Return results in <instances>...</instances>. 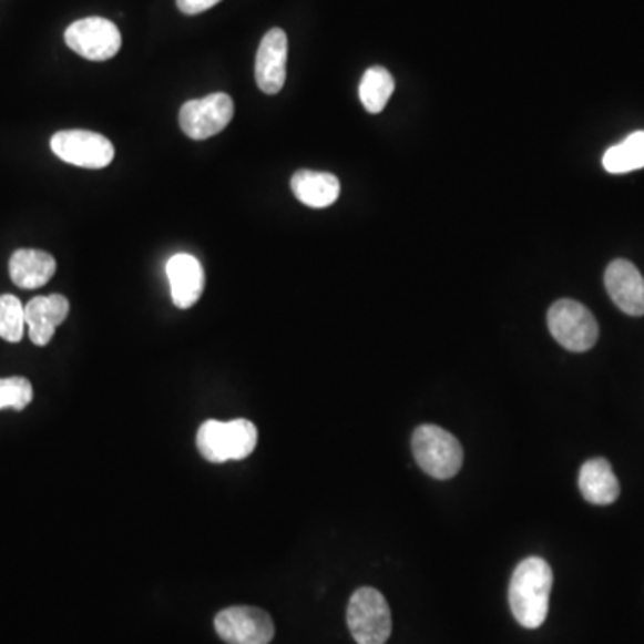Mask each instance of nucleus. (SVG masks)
Segmentation results:
<instances>
[{"label": "nucleus", "mask_w": 644, "mask_h": 644, "mask_svg": "<svg viewBox=\"0 0 644 644\" xmlns=\"http://www.w3.org/2000/svg\"><path fill=\"white\" fill-rule=\"evenodd\" d=\"M553 571L541 556H529L518 564L510 579L509 603L515 622L524 628H539L546 622Z\"/></svg>", "instance_id": "f257e3e1"}, {"label": "nucleus", "mask_w": 644, "mask_h": 644, "mask_svg": "<svg viewBox=\"0 0 644 644\" xmlns=\"http://www.w3.org/2000/svg\"><path fill=\"white\" fill-rule=\"evenodd\" d=\"M258 444V430L247 419L204 421L197 430V450L212 463L244 460Z\"/></svg>", "instance_id": "f03ea898"}, {"label": "nucleus", "mask_w": 644, "mask_h": 644, "mask_svg": "<svg viewBox=\"0 0 644 644\" xmlns=\"http://www.w3.org/2000/svg\"><path fill=\"white\" fill-rule=\"evenodd\" d=\"M412 451L419 468L437 480H450L462 468L463 450L459 439L436 425L416 428Z\"/></svg>", "instance_id": "7ed1b4c3"}, {"label": "nucleus", "mask_w": 644, "mask_h": 644, "mask_svg": "<svg viewBox=\"0 0 644 644\" xmlns=\"http://www.w3.org/2000/svg\"><path fill=\"white\" fill-rule=\"evenodd\" d=\"M348 626L358 644H385L392 632V617L384 594L375 587H360L348 605Z\"/></svg>", "instance_id": "20e7f679"}, {"label": "nucleus", "mask_w": 644, "mask_h": 644, "mask_svg": "<svg viewBox=\"0 0 644 644\" xmlns=\"http://www.w3.org/2000/svg\"><path fill=\"white\" fill-rule=\"evenodd\" d=\"M548 328L562 348L584 352L599 340V323L587 306L573 299H559L548 310Z\"/></svg>", "instance_id": "39448f33"}, {"label": "nucleus", "mask_w": 644, "mask_h": 644, "mask_svg": "<svg viewBox=\"0 0 644 644\" xmlns=\"http://www.w3.org/2000/svg\"><path fill=\"white\" fill-rule=\"evenodd\" d=\"M67 45L84 60L106 61L121 51V31L115 23L101 17L78 20L65 31Z\"/></svg>", "instance_id": "423d86ee"}, {"label": "nucleus", "mask_w": 644, "mask_h": 644, "mask_svg": "<svg viewBox=\"0 0 644 644\" xmlns=\"http://www.w3.org/2000/svg\"><path fill=\"white\" fill-rule=\"evenodd\" d=\"M51 149L58 159L83 168H104L113 162L115 147L106 136L93 131H60L52 136Z\"/></svg>", "instance_id": "0eeeda50"}, {"label": "nucleus", "mask_w": 644, "mask_h": 644, "mask_svg": "<svg viewBox=\"0 0 644 644\" xmlns=\"http://www.w3.org/2000/svg\"><path fill=\"white\" fill-rule=\"evenodd\" d=\"M233 113L235 104L227 93H212L208 98L185 102L180 112V125L192 140H206L227 127Z\"/></svg>", "instance_id": "6e6552de"}, {"label": "nucleus", "mask_w": 644, "mask_h": 644, "mask_svg": "<svg viewBox=\"0 0 644 644\" xmlns=\"http://www.w3.org/2000/svg\"><path fill=\"white\" fill-rule=\"evenodd\" d=\"M215 631L227 644H269L274 640L273 617L262 609H224L215 616Z\"/></svg>", "instance_id": "1a4fd4ad"}, {"label": "nucleus", "mask_w": 644, "mask_h": 644, "mask_svg": "<svg viewBox=\"0 0 644 644\" xmlns=\"http://www.w3.org/2000/svg\"><path fill=\"white\" fill-rule=\"evenodd\" d=\"M288 40L285 31L270 29L256 52L255 78L262 92L278 93L287 80Z\"/></svg>", "instance_id": "9d476101"}, {"label": "nucleus", "mask_w": 644, "mask_h": 644, "mask_svg": "<svg viewBox=\"0 0 644 644\" xmlns=\"http://www.w3.org/2000/svg\"><path fill=\"white\" fill-rule=\"evenodd\" d=\"M605 288L626 316H644V278L632 262H612L605 270Z\"/></svg>", "instance_id": "9b49d317"}, {"label": "nucleus", "mask_w": 644, "mask_h": 644, "mask_svg": "<svg viewBox=\"0 0 644 644\" xmlns=\"http://www.w3.org/2000/svg\"><path fill=\"white\" fill-rule=\"evenodd\" d=\"M69 311V299L60 294L34 297L28 305L23 306L25 326L29 328V337L33 344L47 346L51 343L58 326L67 319Z\"/></svg>", "instance_id": "f8f14e48"}, {"label": "nucleus", "mask_w": 644, "mask_h": 644, "mask_svg": "<svg viewBox=\"0 0 644 644\" xmlns=\"http://www.w3.org/2000/svg\"><path fill=\"white\" fill-rule=\"evenodd\" d=\"M171 282L172 301L177 308H191L200 301L204 290V270L195 256L180 253L172 256L167 264Z\"/></svg>", "instance_id": "ddd939ff"}, {"label": "nucleus", "mask_w": 644, "mask_h": 644, "mask_svg": "<svg viewBox=\"0 0 644 644\" xmlns=\"http://www.w3.org/2000/svg\"><path fill=\"white\" fill-rule=\"evenodd\" d=\"M579 487L585 501L593 505H611L620 497L616 473L605 459H591L582 466Z\"/></svg>", "instance_id": "4468645a"}, {"label": "nucleus", "mask_w": 644, "mask_h": 644, "mask_svg": "<svg viewBox=\"0 0 644 644\" xmlns=\"http://www.w3.org/2000/svg\"><path fill=\"white\" fill-rule=\"evenodd\" d=\"M57 273L54 256L45 251L19 249L14 251L10 260V276L14 285L20 288H40L51 282Z\"/></svg>", "instance_id": "2eb2a0df"}, {"label": "nucleus", "mask_w": 644, "mask_h": 644, "mask_svg": "<svg viewBox=\"0 0 644 644\" xmlns=\"http://www.w3.org/2000/svg\"><path fill=\"white\" fill-rule=\"evenodd\" d=\"M296 200L310 208H328L339 200V177L329 172L297 171L290 180Z\"/></svg>", "instance_id": "dca6fc26"}, {"label": "nucleus", "mask_w": 644, "mask_h": 644, "mask_svg": "<svg viewBox=\"0 0 644 644\" xmlns=\"http://www.w3.org/2000/svg\"><path fill=\"white\" fill-rule=\"evenodd\" d=\"M603 167L611 174H626L644 167V131H635L622 144L612 145L603 154Z\"/></svg>", "instance_id": "f3484780"}, {"label": "nucleus", "mask_w": 644, "mask_h": 644, "mask_svg": "<svg viewBox=\"0 0 644 644\" xmlns=\"http://www.w3.org/2000/svg\"><path fill=\"white\" fill-rule=\"evenodd\" d=\"M358 93L367 112L380 113L395 93V78L384 67H371L366 70Z\"/></svg>", "instance_id": "a211bd4d"}, {"label": "nucleus", "mask_w": 644, "mask_h": 644, "mask_svg": "<svg viewBox=\"0 0 644 644\" xmlns=\"http://www.w3.org/2000/svg\"><path fill=\"white\" fill-rule=\"evenodd\" d=\"M25 328V316H23V305L19 297L0 296V337L8 343H20Z\"/></svg>", "instance_id": "6ab92c4d"}, {"label": "nucleus", "mask_w": 644, "mask_h": 644, "mask_svg": "<svg viewBox=\"0 0 644 644\" xmlns=\"http://www.w3.org/2000/svg\"><path fill=\"white\" fill-rule=\"evenodd\" d=\"M31 401H33V385L28 378H22V376L0 378V410L2 408L23 410Z\"/></svg>", "instance_id": "aec40b11"}, {"label": "nucleus", "mask_w": 644, "mask_h": 644, "mask_svg": "<svg viewBox=\"0 0 644 644\" xmlns=\"http://www.w3.org/2000/svg\"><path fill=\"white\" fill-rule=\"evenodd\" d=\"M221 0H176L177 10L185 14H200L217 6Z\"/></svg>", "instance_id": "412c9836"}]
</instances>
